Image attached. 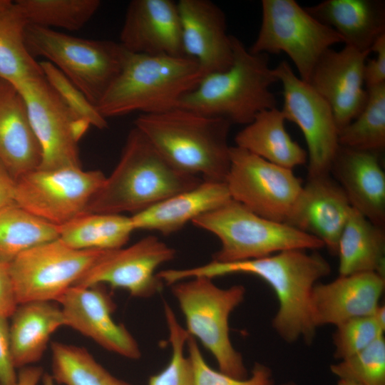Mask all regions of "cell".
Masks as SVG:
<instances>
[{
	"label": "cell",
	"mask_w": 385,
	"mask_h": 385,
	"mask_svg": "<svg viewBox=\"0 0 385 385\" xmlns=\"http://www.w3.org/2000/svg\"><path fill=\"white\" fill-rule=\"evenodd\" d=\"M331 267L317 253L291 250L270 256L232 262L215 260L202 265L168 269L162 272L163 281L171 285L193 277L211 279L231 274H249L265 281L274 292L279 303L272 326L287 342L303 339L313 342L316 327L310 314L312 289L319 279L329 275Z\"/></svg>",
	"instance_id": "cell-1"
},
{
	"label": "cell",
	"mask_w": 385,
	"mask_h": 385,
	"mask_svg": "<svg viewBox=\"0 0 385 385\" xmlns=\"http://www.w3.org/2000/svg\"><path fill=\"white\" fill-rule=\"evenodd\" d=\"M202 181L170 164L134 126L128 134L117 165L91 200L85 213L134 215Z\"/></svg>",
	"instance_id": "cell-2"
},
{
	"label": "cell",
	"mask_w": 385,
	"mask_h": 385,
	"mask_svg": "<svg viewBox=\"0 0 385 385\" xmlns=\"http://www.w3.org/2000/svg\"><path fill=\"white\" fill-rule=\"evenodd\" d=\"M231 123L182 108L140 114L134 121L173 167L203 181L225 183L230 167Z\"/></svg>",
	"instance_id": "cell-3"
},
{
	"label": "cell",
	"mask_w": 385,
	"mask_h": 385,
	"mask_svg": "<svg viewBox=\"0 0 385 385\" xmlns=\"http://www.w3.org/2000/svg\"><path fill=\"white\" fill-rule=\"evenodd\" d=\"M203 75L188 56L146 55L125 51L121 70L96 108L105 118L138 111L156 113L178 107Z\"/></svg>",
	"instance_id": "cell-4"
},
{
	"label": "cell",
	"mask_w": 385,
	"mask_h": 385,
	"mask_svg": "<svg viewBox=\"0 0 385 385\" xmlns=\"http://www.w3.org/2000/svg\"><path fill=\"white\" fill-rule=\"evenodd\" d=\"M233 60L226 70L205 76L178 107L247 125L260 112L277 107L271 86L278 82L269 55L253 53L231 36Z\"/></svg>",
	"instance_id": "cell-5"
},
{
	"label": "cell",
	"mask_w": 385,
	"mask_h": 385,
	"mask_svg": "<svg viewBox=\"0 0 385 385\" xmlns=\"http://www.w3.org/2000/svg\"><path fill=\"white\" fill-rule=\"evenodd\" d=\"M220 242L213 260L221 262L257 259L291 250H318L316 237L284 223L262 217L242 204L229 200L192 221Z\"/></svg>",
	"instance_id": "cell-6"
},
{
	"label": "cell",
	"mask_w": 385,
	"mask_h": 385,
	"mask_svg": "<svg viewBox=\"0 0 385 385\" xmlns=\"http://www.w3.org/2000/svg\"><path fill=\"white\" fill-rule=\"evenodd\" d=\"M170 287L185 317L188 334L212 354L220 371L237 379L247 378L243 358L232 344L229 328L231 313L244 300V286L221 288L213 279L197 276Z\"/></svg>",
	"instance_id": "cell-7"
},
{
	"label": "cell",
	"mask_w": 385,
	"mask_h": 385,
	"mask_svg": "<svg viewBox=\"0 0 385 385\" xmlns=\"http://www.w3.org/2000/svg\"><path fill=\"white\" fill-rule=\"evenodd\" d=\"M26 46L61 71L96 106L119 74L125 50L119 43L73 36L53 29L27 25Z\"/></svg>",
	"instance_id": "cell-8"
},
{
	"label": "cell",
	"mask_w": 385,
	"mask_h": 385,
	"mask_svg": "<svg viewBox=\"0 0 385 385\" xmlns=\"http://www.w3.org/2000/svg\"><path fill=\"white\" fill-rule=\"evenodd\" d=\"M261 5L260 28L249 51L267 55L285 53L299 77L308 83L320 57L332 46L343 43L342 37L294 0H262Z\"/></svg>",
	"instance_id": "cell-9"
},
{
	"label": "cell",
	"mask_w": 385,
	"mask_h": 385,
	"mask_svg": "<svg viewBox=\"0 0 385 385\" xmlns=\"http://www.w3.org/2000/svg\"><path fill=\"white\" fill-rule=\"evenodd\" d=\"M106 251L74 249L58 238L21 253L8 264L18 304L56 301Z\"/></svg>",
	"instance_id": "cell-10"
},
{
	"label": "cell",
	"mask_w": 385,
	"mask_h": 385,
	"mask_svg": "<svg viewBox=\"0 0 385 385\" xmlns=\"http://www.w3.org/2000/svg\"><path fill=\"white\" fill-rule=\"evenodd\" d=\"M106 178L101 170L84 171L81 167L37 168L15 180L14 202L61 226L85 213Z\"/></svg>",
	"instance_id": "cell-11"
},
{
	"label": "cell",
	"mask_w": 385,
	"mask_h": 385,
	"mask_svg": "<svg viewBox=\"0 0 385 385\" xmlns=\"http://www.w3.org/2000/svg\"><path fill=\"white\" fill-rule=\"evenodd\" d=\"M14 86L24 100L41 146L38 168L81 167L78 143L91 125L71 112L43 75Z\"/></svg>",
	"instance_id": "cell-12"
},
{
	"label": "cell",
	"mask_w": 385,
	"mask_h": 385,
	"mask_svg": "<svg viewBox=\"0 0 385 385\" xmlns=\"http://www.w3.org/2000/svg\"><path fill=\"white\" fill-rule=\"evenodd\" d=\"M225 183L231 199L262 217L284 223L303 185L292 170L236 145L230 147Z\"/></svg>",
	"instance_id": "cell-13"
},
{
	"label": "cell",
	"mask_w": 385,
	"mask_h": 385,
	"mask_svg": "<svg viewBox=\"0 0 385 385\" xmlns=\"http://www.w3.org/2000/svg\"><path fill=\"white\" fill-rule=\"evenodd\" d=\"M283 87V106L287 120L302 131L307 147V175L330 173L339 147V130L328 103L311 86L281 61L274 68Z\"/></svg>",
	"instance_id": "cell-14"
},
{
	"label": "cell",
	"mask_w": 385,
	"mask_h": 385,
	"mask_svg": "<svg viewBox=\"0 0 385 385\" xmlns=\"http://www.w3.org/2000/svg\"><path fill=\"white\" fill-rule=\"evenodd\" d=\"M175 255L174 248L148 235L128 247L107 250L74 286L106 284L123 289L133 297L148 298L158 292L163 284L156 270Z\"/></svg>",
	"instance_id": "cell-15"
},
{
	"label": "cell",
	"mask_w": 385,
	"mask_h": 385,
	"mask_svg": "<svg viewBox=\"0 0 385 385\" xmlns=\"http://www.w3.org/2000/svg\"><path fill=\"white\" fill-rule=\"evenodd\" d=\"M66 326L97 343L103 349L130 359L141 356L140 346L128 329L116 323L115 304L102 285L73 286L57 300Z\"/></svg>",
	"instance_id": "cell-16"
},
{
	"label": "cell",
	"mask_w": 385,
	"mask_h": 385,
	"mask_svg": "<svg viewBox=\"0 0 385 385\" xmlns=\"http://www.w3.org/2000/svg\"><path fill=\"white\" fill-rule=\"evenodd\" d=\"M370 53L346 45L340 51L331 48L312 71L308 83L331 107L339 132L357 117L367 102L364 68Z\"/></svg>",
	"instance_id": "cell-17"
},
{
	"label": "cell",
	"mask_w": 385,
	"mask_h": 385,
	"mask_svg": "<svg viewBox=\"0 0 385 385\" xmlns=\"http://www.w3.org/2000/svg\"><path fill=\"white\" fill-rule=\"evenodd\" d=\"M351 209L346 194L330 173L307 175L284 223L316 237L337 254Z\"/></svg>",
	"instance_id": "cell-18"
},
{
	"label": "cell",
	"mask_w": 385,
	"mask_h": 385,
	"mask_svg": "<svg viewBox=\"0 0 385 385\" xmlns=\"http://www.w3.org/2000/svg\"><path fill=\"white\" fill-rule=\"evenodd\" d=\"M177 5L185 55L197 61L203 77L227 69L233 51L222 10L209 0H180Z\"/></svg>",
	"instance_id": "cell-19"
},
{
	"label": "cell",
	"mask_w": 385,
	"mask_h": 385,
	"mask_svg": "<svg viewBox=\"0 0 385 385\" xmlns=\"http://www.w3.org/2000/svg\"><path fill=\"white\" fill-rule=\"evenodd\" d=\"M119 43L134 53L186 56L177 3L171 0L130 1Z\"/></svg>",
	"instance_id": "cell-20"
},
{
	"label": "cell",
	"mask_w": 385,
	"mask_h": 385,
	"mask_svg": "<svg viewBox=\"0 0 385 385\" xmlns=\"http://www.w3.org/2000/svg\"><path fill=\"white\" fill-rule=\"evenodd\" d=\"M385 277L374 272L339 275L325 284H316L310 299V314L317 328L337 326L349 319L369 316L379 307Z\"/></svg>",
	"instance_id": "cell-21"
},
{
	"label": "cell",
	"mask_w": 385,
	"mask_h": 385,
	"mask_svg": "<svg viewBox=\"0 0 385 385\" xmlns=\"http://www.w3.org/2000/svg\"><path fill=\"white\" fill-rule=\"evenodd\" d=\"M330 173L354 209L385 227V173L378 153L339 145Z\"/></svg>",
	"instance_id": "cell-22"
},
{
	"label": "cell",
	"mask_w": 385,
	"mask_h": 385,
	"mask_svg": "<svg viewBox=\"0 0 385 385\" xmlns=\"http://www.w3.org/2000/svg\"><path fill=\"white\" fill-rule=\"evenodd\" d=\"M42 154L24 100L17 88L0 79V162L16 180L39 168Z\"/></svg>",
	"instance_id": "cell-23"
},
{
	"label": "cell",
	"mask_w": 385,
	"mask_h": 385,
	"mask_svg": "<svg viewBox=\"0 0 385 385\" xmlns=\"http://www.w3.org/2000/svg\"><path fill=\"white\" fill-rule=\"evenodd\" d=\"M230 199L225 183L202 181L192 189L131 215L130 218L135 230H155L168 235Z\"/></svg>",
	"instance_id": "cell-24"
},
{
	"label": "cell",
	"mask_w": 385,
	"mask_h": 385,
	"mask_svg": "<svg viewBox=\"0 0 385 385\" xmlns=\"http://www.w3.org/2000/svg\"><path fill=\"white\" fill-rule=\"evenodd\" d=\"M304 9L334 30L345 45L361 51L371 52L375 41L385 34L384 1L325 0Z\"/></svg>",
	"instance_id": "cell-25"
},
{
	"label": "cell",
	"mask_w": 385,
	"mask_h": 385,
	"mask_svg": "<svg viewBox=\"0 0 385 385\" xmlns=\"http://www.w3.org/2000/svg\"><path fill=\"white\" fill-rule=\"evenodd\" d=\"M11 317L10 341L16 368L38 361L52 334L59 327L66 326L61 307L48 301L20 304Z\"/></svg>",
	"instance_id": "cell-26"
},
{
	"label": "cell",
	"mask_w": 385,
	"mask_h": 385,
	"mask_svg": "<svg viewBox=\"0 0 385 385\" xmlns=\"http://www.w3.org/2000/svg\"><path fill=\"white\" fill-rule=\"evenodd\" d=\"M285 116L277 107L256 115L235 137V145L277 165L293 170L307 163V153L292 140Z\"/></svg>",
	"instance_id": "cell-27"
},
{
	"label": "cell",
	"mask_w": 385,
	"mask_h": 385,
	"mask_svg": "<svg viewBox=\"0 0 385 385\" xmlns=\"http://www.w3.org/2000/svg\"><path fill=\"white\" fill-rule=\"evenodd\" d=\"M339 275L374 272L385 277V231L351 207L339 239Z\"/></svg>",
	"instance_id": "cell-28"
},
{
	"label": "cell",
	"mask_w": 385,
	"mask_h": 385,
	"mask_svg": "<svg viewBox=\"0 0 385 385\" xmlns=\"http://www.w3.org/2000/svg\"><path fill=\"white\" fill-rule=\"evenodd\" d=\"M27 25L15 1L0 0V79L13 85L43 75L26 46Z\"/></svg>",
	"instance_id": "cell-29"
},
{
	"label": "cell",
	"mask_w": 385,
	"mask_h": 385,
	"mask_svg": "<svg viewBox=\"0 0 385 385\" xmlns=\"http://www.w3.org/2000/svg\"><path fill=\"white\" fill-rule=\"evenodd\" d=\"M58 230V238L70 247L103 250L123 247L135 230L130 216L103 213H84Z\"/></svg>",
	"instance_id": "cell-30"
},
{
	"label": "cell",
	"mask_w": 385,
	"mask_h": 385,
	"mask_svg": "<svg viewBox=\"0 0 385 385\" xmlns=\"http://www.w3.org/2000/svg\"><path fill=\"white\" fill-rule=\"evenodd\" d=\"M59 237L58 226L16 203L0 210V261L9 264L24 251Z\"/></svg>",
	"instance_id": "cell-31"
},
{
	"label": "cell",
	"mask_w": 385,
	"mask_h": 385,
	"mask_svg": "<svg viewBox=\"0 0 385 385\" xmlns=\"http://www.w3.org/2000/svg\"><path fill=\"white\" fill-rule=\"evenodd\" d=\"M54 381L64 385H131L112 375L84 347L51 343Z\"/></svg>",
	"instance_id": "cell-32"
},
{
	"label": "cell",
	"mask_w": 385,
	"mask_h": 385,
	"mask_svg": "<svg viewBox=\"0 0 385 385\" xmlns=\"http://www.w3.org/2000/svg\"><path fill=\"white\" fill-rule=\"evenodd\" d=\"M15 2L28 25L68 31L82 29L101 4L99 0H17Z\"/></svg>",
	"instance_id": "cell-33"
},
{
	"label": "cell",
	"mask_w": 385,
	"mask_h": 385,
	"mask_svg": "<svg viewBox=\"0 0 385 385\" xmlns=\"http://www.w3.org/2000/svg\"><path fill=\"white\" fill-rule=\"evenodd\" d=\"M361 112L339 132V145L378 153L385 148V83L366 89Z\"/></svg>",
	"instance_id": "cell-34"
},
{
	"label": "cell",
	"mask_w": 385,
	"mask_h": 385,
	"mask_svg": "<svg viewBox=\"0 0 385 385\" xmlns=\"http://www.w3.org/2000/svg\"><path fill=\"white\" fill-rule=\"evenodd\" d=\"M163 309L171 356L162 371L149 378L148 385H195L192 363L189 356L185 353L190 335L178 322L171 307L165 302Z\"/></svg>",
	"instance_id": "cell-35"
},
{
	"label": "cell",
	"mask_w": 385,
	"mask_h": 385,
	"mask_svg": "<svg viewBox=\"0 0 385 385\" xmlns=\"http://www.w3.org/2000/svg\"><path fill=\"white\" fill-rule=\"evenodd\" d=\"M336 327L334 355L340 361L362 351L384 336V306L379 305L371 315L349 319Z\"/></svg>",
	"instance_id": "cell-36"
},
{
	"label": "cell",
	"mask_w": 385,
	"mask_h": 385,
	"mask_svg": "<svg viewBox=\"0 0 385 385\" xmlns=\"http://www.w3.org/2000/svg\"><path fill=\"white\" fill-rule=\"evenodd\" d=\"M339 379L359 385H385V339L379 338L362 351L331 365Z\"/></svg>",
	"instance_id": "cell-37"
},
{
	"label": "cell",
	"mask_w": 385,
	"mask_h": 385,
	"mask_svg": "<svg viewBox=\"0 0 385 385\" xmlns=\"http://www.w3.org/2000/svg\"><path fill=\"white\" fill-rule=\"evenodd\" d=\"M43 74L66 106L78 118L98 129L108 127L105 118L86 96L61 71L51 63L39 62Z\"/></svg>",
	"instance_id": "cell-38"
},
{
	"label": "cell",
	"mask_w": 385,
	"mask_h": 385,
	"mask_svg": "<svg viewBox=\"0 0 385 385\" xmlns=\"http://www.w3.org/2000/svg\"><path fill=\"white\" fill-rule=\"evenodd\" d=\"M187 347L193 369L195 385H274L272 371L264 364H255L249 377L237 379L210 367L203 358L197 340L191 336L188 338Z\"/></svg>",
	"instance_id": "cell-39"
},
{
	"label": "cell",
	"mask_w": 385,
	"mask_h": 385,
	"mask_svg": "<svg viewBox=\"0 0 385 385\" xmlns=\"http://www.w3.org/2000/svg\"><path fill=\"white\" fill-rule=\"evenodd\" d=\"M7 319L0 315V385H16L18 374L12 359Z\"/></svg>",
	"instance_id": "cell-40"
},
{
	"label": "cell",
	"mask_w": 385,
	"mask_h": 385,
	"mask_svg": "<svg viewBox=\"0 0 385 385\" xmlns=\"http://www.w3.org/2000/svg\"><path fill=\"white\" fill-rule=\"evenodd\" d=\"M374 58L366 60L364 68L366 89L385 83V34L379 36L371 48Z\"/></svg>",
	"instance_id": "cell-41"
},
{
	"label": "cell",
	"mask_w": 385,
	"mask_h": 385,
	"mask_svg": "<svg viewBox=\"0 0 385 385\" xmlns=\"http://www.w3.org/2000/svg\"><path fill=\"white\" fill-rule=\"evenodd\" d=\"M18 305L9 265L0 261V315L11 317Z\"/></svg>",
	"instance_id": "cell-42"
},
{
	"label": "cell",
	"mask_w": 385,
	"mask_h": 385,
	"mask_svg": "<svg viewBox=\"0 0 385 385\" xmlns=\"http://www.w3.org/2000/svg\"><path fill=\"white\" fill-rule=\"evenodd\" d=\"M15 180L0 162V210L14 202Z\"/></svg>",
	"instance_id": "cell-43"
},
{
	"label": "cell",
	"mask_w": 385,
	"mask_h": 385,
	"mask_svg": "<svg viewBox=\"0 0 385 385\" xmlns=\"http://www.w3.org/2000/svg\"><path fill=\"white\" fill-rule=\"evenodd\" d=\"M43 375V370L41 366L23 367L18 374L16 385H38Z\"/></svg>",
	"instance_id": "cell-44"
},
{
	"label": "cell",
	"mask_w": 385,
	"mask_h": 385,
	"mask_svg": "<svg viewBox=\"0 0 385 385\" xmlns=\"http://www.w3.org/2000/svg\"><path fill=\"white\" fill-rule=\"evenodd\" d=\"M41 380L43 385H55V381L51 374H43Z\"/></svg>",
	"instance_id": "cell-45"
},
{
	"label": "cell",
	"mask_w": 385,
	"mask_h": 385,
	"mask_svg": "<svg viewBox=\"0 0 385 385\" xmlns=\"http://www.w3.org/2000/svg\"><path fill=\"white\" fill-rule=\"evenodd\" d=\"M337 385H359V384L350 381L339 379Z\"/></svg>",
	"instance_id": "cell-46"
},
{
	"label": "cell",
	"mask_w": 385,
	"mask_h": 385,
	"mask_svg": "<svg viewBox=\"0 0 385 385\" xmlns=\"http://www.w3.org/2000/svg\"><path fill=\"white\" fill-rule=\"evenodd\" d=\"M282 385H297V384H294V382H287V383L283 384Z\"/></svg>",
	"instance_id": "cell-47"
}]
</instances>
